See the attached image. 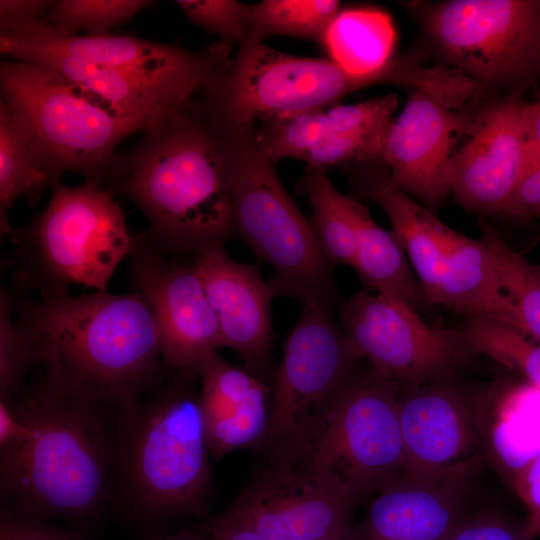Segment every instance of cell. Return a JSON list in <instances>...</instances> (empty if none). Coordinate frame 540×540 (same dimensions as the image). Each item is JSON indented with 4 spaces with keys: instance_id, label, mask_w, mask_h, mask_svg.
Segmentation results:
<instances>
[{
    "instance_id": "1",
    "label": "cell",
    "mask_w": 540,
    "mask_h": 540,
    "mask_svg": "<svg viewBox=\"0 0 540 540\" xmlns=\"http://www.w3.org/2000/svg\"><path fill=\"white\" fill-rule=\"evenodd\" d=\"M142 133L115 154L101 188L142 211L147 239L167 255L224 246L235 236L226 145L200 104L168 109Z\"/></svg>"
},
{
    "instance_id": "2",
    "label": "cell",
    "mask_w": 540,
    "mask_h": 540,
    "mask_svg": "<svg viewBox=\"0 0 540 540\" xmlns=\"http://www.w3.org/2000/svg\"><path fill=\"white\" fill-rule=\"evenodd\" d=\"M13 297L33 367L61 386L123 409L170 377L156 321L140 294L102 290L39 300Z\"/></svg>"
},
{
    "instance_id": "3",
    "label": "cell",
    "mask_w": 540,
    "mask_h": 540,
    "mask_svg": "<svg viewBox=\"0 0 540 540\" xmlns=\"http://www.w3.org/2000/svg\"><path fill=\"white\" fill-rule=\"evenodd\" d=\"M9 402L32 434L0 449L1 502L85 532L110 506L116 409L61 386L38 368Z\"/></svg>"
},
{
    "instance_id": "4",
    "label": "cell",
    "mask_w": 540,
    "mask_h": 540,
    "mask_svg": "<svg viewBox=\"0 0 540 540\" xmlns=\"http://www.w3.org/2000/svg\"><path fill=\"white\" fill-rule=\"evenodd\" d=\"M209 447L194 369L116 409L110 506L142 523L201 513L210 480Z\"/></svg>"
},
{
    "instance_id": "5",
    "label": "cell",
    "mask_w": 540,
    "mask_h": 540,
    "mask_svg": "<svg viewBox=\"0 0 540 540\" xmlns=\"http://www.w3.org/2000/svg\"><path fill=\"white\" fill-rule=\"evenodd\" d=\"M10 261L18 292L37 290L41 298L69 294L73 285L106 287L133 243L125 213L114 195L96 184L51 187L44 211L13 228Z\"/></svg>"
},
{
    "instance_id": "6",
    "label": "cell",
    "mask_w": 540,
    "mask_h": 540,
    "mask_svg": "<svg viewBox=\"0 0 540 540\" xmlns=\"http://www.w3.org/2000/svg\"><path fill=\"white\" fill-rule=\"evenodd\" d=\"M388 82L385 67L356 75L330 59L294 56L247 41L202 91L200 105L219 133L245 139L262 122L330 106L359 89Z\"/></svg>"
},
{
    "instance_id": "7",
    "label": "cell",
    "mask_w": 540,
    "mask_h": 540,
    "mask_svg": "<svg viewBox=\"0 0 540 540\" xmlns=\"http://www.w3.org/2000/svg\"><path fill=\"white\" fill-rule=\"evenodd\" d=\"M223 138L235 236L251 248L259 262L272 268L267 282L274 295L300 303L315 297L337 300L333 268L311 221L282 185L275 164L248 138Z\"/></svg>"
},
{
    "instance_id": "8",
    "label": "cell",
    "mask_w": 540,
    "mask_h": 540,
    "mask_svg": "<svg viewBox=\"0 0 540 540\" xmlns=\"http://www.w3.org/2000/svg\"><path fill=\"white\" fill-rule=\"evenodd\" d=\"M1 100L28 122L52 172H73L101 188L117 146L147 124L117 115L58 73L29 62L0 64Z\"/></svg>"
},
{
    "instance_id": "9",
    "label": "cell",
    "mask_w": 540,
    "mask_h": 540,
    "mask_svg": "<svg viewBox=\"0 0 540 540\" xmlns=\"http://www.w3.org/2000/svg\"><path fill=\"white\" fill-rule=\"evenodd\" d=\"M400 389L371 364L357 369L294 445L360 496L380 491L405 476Z\"/></svg>"
},
{
    "instance_id": "10",
    "label": "cell",
    "mask_w": 540,
    "mask_h": 540,
    "mask_svg": "<svg viewBox=\"0 0 540 540\" xmlns=\"http://www.w3.org/2000/svg\"><path fill=\"white\" fill-rule=\"evenodd\" d=\"M442 63L485 87L540 74V0H449L422 12Z\"/></svg>"
},
{
    "instance_id": "11",
    "label": "cell",
    "mask_w": 540,
    "mask_h": 540,
    "mask_svg": "<svg viewBox=\"0 0 540 540\" xmlns=\"http://www.w3.org/2000/svg\"><path fill=\"white\" fill-rule=\"evenodd\" d=\"M492 387L470 388L455 374L401 386L398 413L406 477L467 489L487 458L484 412Z\"/></svg>"
},
{
    "instance_id": "12",
    "label": "cell",
    "mask_w": 540,
    "mask_h": 540,
    "mask_svg": "<svg viewBox=\"0 0 540 540\" xmlns=\"http://www.w3.org/2000/svg\"><path fill=\"white\" fill-rule=\"evenodd\" d=\"M359 498L298 446L285 445L221 514L265 540H337L348 534Z\"/></svg>"
},
{
    "instance_id": "13",
    "label": "cell",
    "mask_w": 540,
    "mask_h": 540,
    "mask_svg": "<svg viewBox=\"0 0 540 540\" xmlns=\"http://www.w3.org/2000/svg\"><path fill=\"white\" fill-rule=\"evenodd\" d=\"M335 303L327 297L300 303V316L287 336L274 374L264 441L275 449L304 435L363 359L335 321Z\"/></svg>"
},
{
    "instance_id": "14",
    "label": "cell",
    "mask_w": 540,
    "mask_h": 540,
    "mask_svg": "<svg viewBox=\"0 0 540 540\" xmlns=\"http://www.w3.org/2000/svg\"><path fill=\"white\" fill-rule=\"evenodd\" d=\"M341 327L370 364L401 386L452 374L475 354L459 329L427 323L414 307L365 289L339 301Z\"/></svg>"
},
{
    "instance_id": "15",
    "label": "cell",
    "mask_w": 540,
    "mask_h": 540,
    "mask_svg": "<svg viewBox=\"0 0 540 540\" xmlns=\"http://www.w3.org/2000/svg\"><path fill=\"white\" fill-rule=\"evenodd\" d=\"M172 258L154 247L144 232L133 235L127 268L130 292L149 305L162 360L173 372L194 369L203 356L222 347V338L195 264Z\"/></svg>"
},
{
    "instance_id": "16",
    "label": "cell",
    "mask_w": 540,
    "mask_h": 540,
    "mask_svg": "<svg viewBox=\"0 0 540 540\" xmlns=\"http://www.w3.org/2000/svg\"><path fill=\"white\" fill-rule=\"evenodd\" d=\"M528 106L517 94L491 103L453 154L449 186L466 211L502 214L522 177L539 160L529 133Z\"/></svg>"
},
{
    "instance_id": "17",
    "label": "cell",
    "mask_w": 540,
    "mask_h": 540,
    "mask_svg": "<svg viewBox=\"0 0 540 540\" xmlns=\"http://www.w3.org/2000/svg\"><path fill=\"white\" fill-rule=\"evenodd\" d=\"M0 35L197 92H202L231 61L230 45L222 41L190 51L132 35L59 34L43 19L0 32Z\"/></svg>"
},
{
    "instance_id": "18",
    "label": "cell",
    "mask_w": 540,
    "mask_h": 540,
    "mask_svg": "<svg viewBox=\"0 0 540 540\" xmlns=\"http://www.w3.org/2000/svg\"><path fill=\"white\" fill-rule=\"evenodd\" d=\"M474 120L412 89L383 141L380 159L391 181L429 210L440 207L451 194L448 168L455 146Z\"/></svg>"
},
{
    "instance_id": "19",
    "label": "cell",
    "mask_w": 540,
    "mask_h": 540,
    "mask_svg": "<svg viewBox=\"0 0 540 540\" xmlns=\"http://www.w3.org/2000/svg\"><path fill=\"white\" fill-rule=\"evenodd\" d=\"M196 270L221 331L222 347L233 349L252 374L271 373V302L274 295L256 264L230 258L224 246L195 255Z\"/></svg>"
},
{
    "instance_id": "20",
    "label": "cell",
    "mask_w": 540,
    "mask_h": 540,
    "mask_svg": "<svg viewBox=\"0 0 540 540\" xmlns=\"http://www.w3.org/2000/svg\"><path fill=\"white\" fill-rule=\"evenodd\" d=\"M210 455L264 441L269 425L270 388L248 370L226 362L217 351L195 365Z\"/></svg>"
},
{
    "instance_id": "21",
    "label": "cell",
    "mask_w": 540,
    "mask_h": 540,
    "mask_svg": "<svg viewBox=\"0 0 540 540\" xmlns=\"http://www.w3.org/2000/svg\"><path fill=\"white\" fill-rule=\"evenodd\" d=\"M0 50L14 60L52 70L87 91L122 117L148 123L192 100L197 91L130 72L79 60L0 35Z\"/></svg>"
},
{
    "instance_id": "22",
    "label": "cell",
    "mask_w": 540,
    "mask_h": 540,
    "mask_svg": "<svg viewBox=\"0 0 540 540\" xmlns=\"http://www.w3.org/2000/svg\"><path fill=\"white\" fill-rule=\"evenodd\" d=\"M464 493L404 476L378 491L348 540H447L466 517Z\"/></svg>"
},
{
    "instance_id": "23",
    "label": "cell",
    "mask_w": 540,
    "mask_h": 540,
    "mask_svg": "<svg viewBox=\"0 0 540 540\" xmlns=\"http://www.w3.org/2000/svg\"><path fill=\"white\" fill-rule=\"evenodd\" d=\"M364 189L387 215L422 286L428 309L438 305L446 249L454 229L416 203L390 177L373 179Z\"/></svg>"
},
{
    "instance_id": "24",
    "label": "cell",
    "mask_w": 540,
    "mask_h": 540,
    "mask_svg": "<svg viewBox=\"0 0 540 540\" xmlns=\"http://www.w3.org/2000/svg\"><path fill=\"white\" fill-rule=\"evenodd\" d=\"M438 305L464 317L495 319L516 328L485 240L453 231L445 255Z\"/></svg>"
},
{
    "instance_id": "25",
    "label": "cell",
    "mask_w": 540,
    "mask_h": 540,
    "mask_svg": "<svg viewBox=\"0 0 540 540\" xmlns=\"http://www.w3.org/2000/svg\"><path fill=\"white\" fill-rule=\"evenodd\" d=\"M57 177L48 166L25 118L0 101V232L8 238L13 228L9 212L24 198L34 206Z\"/></svg>"
},
{
    "instance_id": "26",
    "label": "cell",
    "mask_w": 540,
    "mask_h": 540,
    "mask_svg": "<svg viewBox=\"0 0 540 540\" xmlns=\"http://www.w3.org/2000/svg\"><path fill=\"white\" fill-rule=\"evenodd\" d=\"M357 251L353 269L363 289L401 299L418 312L428 310L422 286L393 231L379 226L369 207L355 203Z\"/></svg>"
},
{
    "instance_id": "27",
    "label": "cell",
    "mask_w": 540,
    "mask_h": 540,
    "mask_svg": "<svg viewBox=\"0 0 540 540\" xmlns=\"http://www.w3.org/2000/svg\"><path fill=\"white\" fill-rule=\"evenodd\" d=\"M321 44L330 60L351 74L363 75L381 69L394 57L396 32L386 12L350 8L339 11Z\"/></svg>"
},
{
    "instance_id": "28",
    "label": "cell",
    "mask_w": 540,
    "mask_h": 540,
    "mask_svg": "<svg viewBox=\"0 0 540 540\" xmlns=\"http://www.w3.org/2000/svg\"><path fill=\"white\" fill-rule=\"evenodd\" d=\"M297 190L312 209L311 224L331 267H354L357 251L356 200L340 193L325 169L306 167Z\"/></svg>"
},
{
    "instance_id": "29",
    "label": "cell",
    "mask_w": 540,
    "mask_h": 540,
    "mask_svg": "<svg viewBox=\"0 0 540 540\" xmlns=\"http://www.w3.org/2000/svg\"><path fill=\"white\" fill-rule=\"evenodd\" d=\"M488 244L500 288L516 320V329L540 342V265L514 251L489 224L480 223Z\"/></svg>"
},
{
    "instance_id": "30",
    "label": "cell",
    "mask_w": 540,
    "mask_h": 540,
    "mask_svg": "<svg viewBox=\"0 0 540 540\" xmlns=\"http://www.w3.org/2000/svg\"><path fill=\"white\" fill-rule=\"evenodd\" d=\"M340 10L336 0H264L249 4L248 41L290 36L321 44Z\"/></svg>"
},
{
    "instance_id": "31",
    "label": "cell",
    "mask_w": 540,
    "mask_h": 540,
    "mask_svg": "<svg viewBox=\"0 0 540 540\" xmlns=\"http://www.w3.org/2000/svg\"><path fill=\"white\" fill-rule=\"evenodd\" d=\"M459 329L475 354L490 357L540 390V342L511 325L485 317H464Z\"/></svg>"
},
{
    "instance_id": "32",
    "label": "cell",
    "mask_w": 540,
    "mask_h": 540,
    "mask_svg": "<svg viewBox=\"0 0 540 540\" xmlns=\"http://www.w3.org/2000/svg\"><path fill=\"white\" fill-rule=\"evenodd\" d=\"M153 3L147 0H57L52 1L43 21L59 34L74 35L85 30L88 35H103Z\"/></svg>"
},
{
    "instance_id": "33",
    "label": "cell",
    "mask_w": 540,
    "mask_h": 540,
    "mask_svg": "<svg viewBox=\"0 0 540 540\" xmlns=\"http://www.w3.org/2000/svg\"><path fill=\"white\" fill-rule=\"evenodd\" d=\"M12 292L0 294V399L12 400L24 388L33 367L29 346L18 328Z\"/></svg>"
},
{
    "instance_id": "34",
    "label": "cell",
    "mask_w": 540,
    "mask_h": 540,
    "mask_svg": "<svg viewBox=\"0 0 540 540\" xmlns=\"http://www.w3.org/2000/svg\"><path fill=\"white\" fill-rule=\"evenodd\" d=\"M186 18L203 30L238 45L249 39V4L236 0H177Z\"/></svg>"
},
{
    "instance_id": "35",
    "label": "cell",
    "mask_w": 540,
    "mask_h": 540,
    "mask_svg": "<svg viewBox=\"0 0 540 540\" xmlns=\"http://www.w3.org/2000/svg\"><path fill=\"white\" fill-rule=\"evenodd\" d=\"M0 540H89L85 532L63 528L1 502Z\"/></svg>"
},
{
    "instance_id": "36",
    "label": "cell",
    "mask_w": 540,
    "mask_h": 540,
    "mask_svg": "<svg viewBox=\"0 0 540 540\" xmlns=\"http://www.w3.org/2000/svg\"><path fill=\"white\" fill-rule=\"evenodd\" d=\"M447 540H527L525 521L486 510L466 516Z\"/></svg>"
},
{
    "instance_id": "37",
    "label": "cell",
    "mask_w": 540,
    "mask_h": 540,
    "mask_svg": "<svg viewBox=\"0 0 540 540\" xmlns=\"http://www.w3.org/2000/svg\"><path fill=\"white\" fill-rule=\"evenodd\" d=\"M510 477L527 511L526 538L534 540L540 536V450L521 464Z\"/></svg>"
},
{
    "instance_id": "38",
    "label": "cell",
    "mask_w": 540,
    "mask_h": 540,
    "mask_svg": "<svg viewBox=\"0 0 540 540\" xmlns=\"http://www.w3.org/2000/svg\"><path fill=\"white\" fill-rule=\"evenodd\" d=\"M501 215L516 219L540 216V158L522 177Z\"/></svg>"
},
{
    "instance_id": "39",
    "label": "cell",
    "mask_w": 540,
    "mask_h": 540,
    "mask_svg": "<svg viewBox=\"0 0 540 540\" xmlns=\"http://www.w3.org/2000/svg\"><path fill=\"white\" fill-rule=\"evenodd\" d=\"M51 4L50 0H1L0 32L43 19Z\"/></svg>"
},
{
    "instance_id": "40",
    "label": "cell",
    "mask_w": 540,
    "mask_h": 540,
    "mask_svg": "<svg viewBox=\"0 0 540 540\" xmlns=\"http://www.w3.org/2000/svg\"><path fill=\"white\" fill-rule=\"evenodd\" d=\"M31 434V428L17 415L11 403L0 399V449L19 445Z\"/></svg>"
},
{
    "instance_id": "41",
    "label": "cell",
    "mask_w": 540,
    "mask_h": 540,
    "mask_svg": "<svg viewBox=\"0 0 540 540\" xmlns=\"http://www.w3.org/2000/svg\"><path fill=\"white\" fill-rule=\"evenodd\" d=\"M205 531L213 540H265L255 530L234 522L222 514L208 519Z\"/></svg>"
},
{
    "instance_id": "42",
    "label": "cell",
    "mask_w": 540,
    "mask_h": 540,
    "mask_svg": "<svg viewBox=\"0 0 540 540\" xmlns=\"http://www.w3.org/2000/svg\"><path fill=\"white\" fill-rule=\"evenodd\" d=\"M529 133L540 157V99L528 106Z\"/></svg>"
},
{
    "instance_id": "43",
    "label": "cell",
    "mask_w": 540,
    "mask_h": 540,
    "mask_svg": "<svg viewBox=\"0 0 540 540\" xmlns=\"http://www.w3.org/2000/svg\"><path fill=\"white\" fill-rule=\"evenodd\" d=\"M155 540H213L191 530H182L178 533Z\"/></svg>"
},
{
    "instance_id": "44",
    "label": "cell",
    "mask_w": 540,
    "mask_h": 540,
    "mask_svg": "<svg viewBox=\"0 0 540 540\" xmlns=\"http://www.w3.org/2000/svg\"><path fill=\"white\" fill-rule=\"evenodd\" d=\"M348 533H349V532H348ZM337 540H348V534H347L345 537L340 538V539H337Z\"/></svg>"
},
{
    "instance_id": "45",
    "label": "cell",
    "mask_w": 540,
    "mask_h": 540,
    "mask_svg": "<svg viewBox=\"0 0 540 540\" xmlns=\"http://www.w3.org/2000/svg\"><path fill=\"white\" fill-rule=\"evenodd\" d=\"M540 217V216H539Z\"/></svg>"
}]
</instances>
